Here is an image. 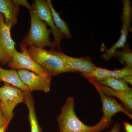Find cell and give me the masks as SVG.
I'll return each instance as SVG.
<instances>
[{"instance_id":"obj_1","label":"cell","mask_w":132,"mask_h":132,"mask_svg":"<svg viewBox=\"0 0 132 132\" xmlns=\"http://www.w3.org/2000/svg\"><path fill=\"white\" fill-rule=\"evenodd\" d=\"M74 98L69 97L57 117L60 132H102L110 126L111 120H108L103 116L95 126L85 125L76 114Z\"/></svg>"},{"instance_id":"obj_2","label":"cell","mask_w":132,"mask_h":132,"mask_svg":"<svg viewBox=\"0 0 132 132\" xmlns=\"http://www.w3.org/2000/svg\"><path fill=\"white\" fill-rule=\"evenodd\" d=\"M32 5V9L29 11L31 27L27 34L20 44L21 50L27 49L28 47L31 45L42 49L45 47L55 49L57 47L56 45L53 41H50V38L52 30L48 28L46 22L40 20Z\"/></svg>"},{"instance_id":"obj_3","label":"cell","mask_w":132,"mask_h":132,"mask_svg":"<svg viewBox=\"0 0 132 132\" xmlns=\"http://www.w3.org/2000/svg\"><path fill=\"white\" fill-rule=\"evenodd\" d=\"M27 51L33 60L51 76L69 72L61 59L48 50L31 45Z\"/></svg>"},{"instance_id":"obj_4","label":"cell","mask_w":132,"mask_h":132,"mask_svg":"<svg viewBox=\"0 0 132 132\" xmlns=\"http://www.w3.org/2000/svg\"><path fill=\"white\" fill-rule=\"evenodd\" d=\"M24 97V92L7 82L0 87V110L8 125L14 115L15 108L23 102Z\"/></svg>"},{"instance_id":"obj_5","label":"cell","mask_w":132,"mask_h":132,"mask_svg":"<svg viewBox=\"0 0 132 132\" xmlns=\"http://www.w3.org/2000/svg\"><path fill=\"white\" fill-rule=\"evenodd\" d=\"M123 9L121 16L123 22L120 37L118 41L102 55L105 61H108L114 56V52L118 48L125 46L127 40L128 32L131 29V23L132 18L131 2L130 0H123Z\"/></svg>"},{"instance_id":"obj_6","label":"cell","mask_w":132,"mask_h":132,"mask_svg":"<svg viewBox=\"0 0 132 132\" xmlns=\"http://www.w3.org/2000/svg\"><path fill=\"white\" fill-rule=\"evenodd\" d=\"M18 52L16 49L14 51L12 60L7 64V67L15 70H28L38 75L51 76L33 60L27 49Z\"/></svg>"},{"instance_id":"obj_7","label":"cell","mask_w":132,"mask_h":132,"mask_svg":"<svg viewBox=\"0 0 132 132\" xmlns=\"http://www.w3.org/2000/svg\"><path fill=\"white\" fill-rule=\"evenodd\" d=\"M48 51L61 59L69 72H79L82 75L89 73L96 68V66L93 63L90 57H71L65 54L62 51L54 48Z\"/></svg>"},{"instance_id":"obj_8","label":"cell","mask_w":132,"mask_h":132,"mask_svg":"<svg viewBox=\"0 0 132 132\" xmlns=\"http://www.w3.org/2000/svg\"><path fill=\"white\" fill-rule=\"evenodd\" d=\"M11 29L5 24V17L0 13V64L2 66L11 61L15 50V43L11 37Z\"/></svg>"},{"instance_id":"obj_9","label":"cell","mask_w":132,"mask_h":132,"mask_svg":"<svg viewBox=\"0 0 132 132\" xmlns=\"http://www.w3.org/2000/svg\"><path fill=\"white\" fill-rule=\"evenodd\" d=\"M17 72L22 81L31 93L35 90H42L46 93L50 91L52 76L38 75L26 70Z\"/></svg>"},{"instance_id":"obj_10","label":"cell","mask_w":132,"mask_h":132,"mask_svg":"<svg viewBox=\"0 0 132 132\" xmlns=\"http://www.w3.org/2000/svg\"><path fill=\"white\" fill-rule=\"evenodd\" d=\"M33 5L39 17L42 21L46 22L47 25L51 27L52 32L54 36V40L58 51H61L60 43L64 38V36L60 30L55 26L52 18V13L46 1L36 0L33 3Z\"/></svg>"},{"instance_id":"obj_11","label":"cell","mask_w":132,"mask_h":132,"mask_svg":"<svg viewBox=\"0 0 132 132\" xmlns=\"http://www.w3.org/2000/svg\"><path fill=\"white\" fill-rule=\"evenodd\" d=\"M93 85L96 90L99 93L102 104V111L104 118L108 120H111V118L115 114L118 112L125 113L128 117L132 119V116L120 104L118 103L113 98L106 96L103 93L95 81H89Z\"/></svg>"},{"instance_id":"obj_12","label":"cell","mask_w":132,"mask_h":132,"mask_svg":"<svg viewBox=\"0 0 132 132\" xmlns=\"http://www.w3.org/2000/svg\"><path fill=\"white\" fill-rule=\"evenodd\" d=\"M20 10V6L13 1L0 0V13L5 17V24L11 28L17 23Z\"/></svg>"},{"instance_id":"obj_13","label":"cell","mask_w":132,"mask_h":132,"mask_svg":"<svg viewBox=\"0 0 132 132\" xmlns=\"http://www.w3.org/2000/svg\"><path fill=\"white\" fill-rule=\"evenodd\" d=\"M0 81L9 83L24 93H31L28 88L22 81L16 70L4 69L0 66Z\"/></svg>"},{"instance_id":"obj_14","label":"cell","mask_w":132,"mask_h":132,"mask_svg":"<svg viewBox=\"0 0 132 132\" xmlns=\"http://www.w3.org/2000/svg\"><path fill=\"white\" fill-rule=\"evenodd\" d=\"M24 93L23 102L26 104L28 109V118L31 126V132H43L36 114L35 101L33 96L30 92Z\"/></svg>"},{"instance_id":"obj_15","label":"cell","mask_w":132,"mask_h":132,"mask_svg":"<svg viewBox=\"0 0 132 132\" xmlns=\"http://www.w3.org/2000/svg\"><path fill=\"white\" fill-rule=\"evenodd\" d=\"M95 82L104 94L107 96H114L118 98L123 102L125 106L130 111H132V91L128 92H118L113 90L106 86L101 85L96 81Z\"/></svg>"},{"instance_id":"obj_16","label":"cell","mask_w":132,"mask_h":132,"mask_svg":"<svg viewBox=\"0 0 132 132\" xmlns=\"http://www.w3.org/2000/svg\"><path fill=\"white\" fill-rule=\"evenodd\" d=\"M46 2L51 11L52 18L55 26L60 30L62 34L64 35L65 38L67 39L72 38V34L70 32L67 23L61 19L59 13L55 11L52 5V1L50 0H46Z\"/></svg>"},{"instance_id":"obj_17","label":"cell","mask_w":132,"mask_h":132,"mask_svg":"<svg viewBox=\"0 0 132 132\" xmlns=\"http://www.w3.org/2000/svg\"><path fill=\"white\" fill-rule=\"evenodd\" d=\"M96 82L118 92H128L132 91L131 88L129 87L127 83L121 80L108 77L104 80Z\"/></svg>"},{"instance_id":"obj_18","label":"cell","mask_w":132,"mask_h":132,"mask_svg":"<svg viewBox=\"0 0 132 132\" xmlns=\"http://www.w3.org/2000/svg\"><path fill=\"white\" fill-rule=\"evenodd\" d=\"M120 50H116L114 56H116L123 62L126 66L132 68V52L128 44H126Z\"/></svg>"},{"instance_id":"obj_19","label":"cell","mask_w":132,"mask_h":132,"mask_svg":"<svg viewBox=\"0 0 132 132\" xmlns=\"http://www.w3.org/2000/svg\"><path fill=\"white\" fill-rule=\"evenodd\" d=\"M89 81H98L104 80L109 77L107 69L97 67L89 73L82 75Z\"/></svg>"},{"instance_id":"obj_20","label":"cell","mask_w":132,"mask_h":132,"mask_svg":"<svg viewBox=\"0 0 132 132\" xmlns=\"http://www.w3.org/2000/svg\"><path fill=\"white\" fill-rule=\"evenodd\" d=\"M109 77L122 80L126 76H132V68L126 66L119 70H111L107 69Z\"/></svg>"},{"instance_id":"obj_21","label":"cell","mask_w":132,"mask_h":132,"mask_svg":"<svg viewBox=\"0 0 132 132\" xmlns=\"http://www.w3.org/2000/svg\"><path fill=\"white\" fill-rule=\"evenodd\" d=\"M13 1L16 5L19 6L20 5L24 6L27 8L29 11L33 9V5H30L28 2L26 0H13Z\"/></svg>"},{"instance_id":"obj_22","label":"cell","mask_w":132,"mask_h":132,"mask_svg":"<svg viewBox=\"0 0 132 132\" xmlns=\"http://www.w3.org/2000/svg\"><path fill=\"white\" fill-rule=\"evenodd\" d=\"M9 125L7 124L5 120L1 111L0 110V127H5L7 128Z\"/></svg>"},{"instance_id":"obj_23","label":"cell","mask_w":132,"mask_h":132,"mask_svg":"<svg viewBox=\"0 0 132 132\" xmlns=\"http://www.w3.org/2000/svg\"><path fill=\"white\" fill-rule=\"evenodd\" d=\"M123 124L126 132H132V125L131 124L127 122H123Z\"/></svg>"},{"instance_id":"obj_24","label":"cell","mask_w":132,"mask_h":132,"mask_svg":"<svg viewBox=\"0 0 132 132\" xmlns=\"http://www.w3.org/2000/svg\"><path fill=\"white\" fill-rule=\"evenodd\" d=\"M110 132H121L120 124L118 123H115Z\"/></svg>"},{"instance_id":"obj_25","label":"cell","mask_w":132,"mask_h":132,"mask_svg":"<svg viewBox=\"0 0 132 132\" xmlns=\"http://www.w3.org/2000/svg\"><path fill=\"white\" fill-rule=\"evenodd\" d=\"M132 76H126L123 78L122 80L127 83L132 84Z\"/></svg>"},{"instance_id":"obj_26","label":"cell","mask_w":132,"mask_h":132,"mask_svg":"<svg viewBox=\"0 0 132 132\" xmlns=\"http://www.w3.org/2000/svg\"><path fill=\"white\" fill-rule=\"evenodd\" d=\"M7 130V128L5 127H0V132H6Z\"/></svg>"}]
</instances>
